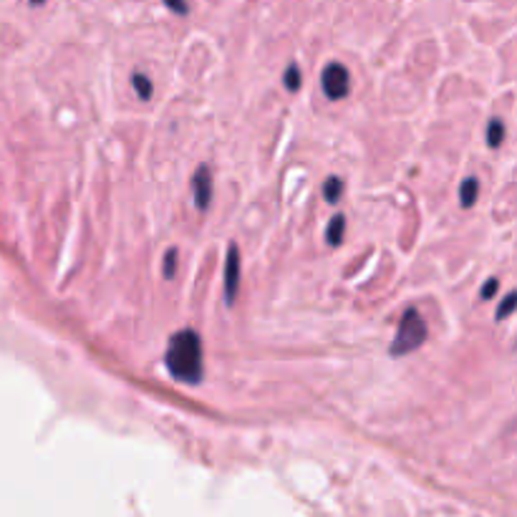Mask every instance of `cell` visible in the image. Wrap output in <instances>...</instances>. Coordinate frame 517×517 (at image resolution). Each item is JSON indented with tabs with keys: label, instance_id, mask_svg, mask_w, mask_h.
I'll return each mask as SVG.
<instances>
[{
	"label": "cell",
	"instance_id": "obj_1",
	"mask_svg": "<svg viewBox=\"0 0 517 517\" xmlns=\"http://www.w3.org/2000/svg\"><path fill=\"white\" fill-rule=\"evenodd\" d=\"M169 374L184 384H202L205 379V351H202V339L192 328H182L169 339L167 353H164Z\"/></svg>",
	"mask_w": 517,
	"mask_h": 517
},
{
	"label": "cell",
	"instance_id": "obj_2",
	"mask_svg": "<svg viewBox=\"0 0 517 517\" xmlns=\"http://www.w3.org/2000/svg\"><path fill=\"white\" fill-rule=\"evenodd\" d=\"M429 336L426 331L424 318L419 316L416 308H407L404 310L402 321L397 326V336L391 341V356H407V353H414L416 348H421Z\"/></svg>",
	"mask_w": 517,
	"mask_h": 517
},
{
	"label": "cell",
	"instance_id": "obj_3",
	"mask_svg": "<svg viewBox=\"0 0 517 517\" xmlns=\"http://www.w3.org/2000/svg\"><path fill=\"white\" fill-rule=\"evenodd\" d=\"M321 89L331 101L346 98L351 91V74L346 66H341L339 61L326 64V69L321 71Z\"/></svg>",
	"mask_w": 517,
	"mask_h": 517
},
{
	"label": "cell",
	"instance_id": "obj_4",
	"mask_svg": "<svg viewBox=\"0 0 517 517\" xmlns=\"http://www.w3.org/2000/svg\"><path fill=\"white\" fill-rule=\"evenodd\" d=\"M240 278H242V265H240V247L232 242L227 247V258H225V303L232 305L240 293Z\"/></svg>",
	"mask_w": 517,
	"mask_h": 517
},
{
	"label": "cell",
	"instance_id": "obj_5",
	"mask_svg": "<svg viewBox=\"0 0 517 517\" xmlns=\"http://www.w3.org/2000/svg\"><path fill=\"white\" fill-rule=\"evenodd\" d=\"M192 200H195V207L200 212H205L210 207V200H212V172L205 164L192 174Z\"/></svg>",
	"mask_w": 517,
	"mask_h": 517
},
{
	"label": "cell",
	"instance_id": "obj_6",
	"mask_svg": "<svg viewBox=\"0 0 517 517\" xmlns=\"http://www.w3.org/2000/svg\"><path fill=\"white\" fill-rule=\"evenodd\" d=\"M343 235H346V217H343V215H336V217L328 222L326 242L331 247H339L341 242H343Z\"/></svg>",
	"mask_w": 517,
	"mask_h": 517
},
{
	"label": "cell",
	"instance_id": "obj_7",
	"mask_svg": "<svg viewBox=\"0 0 517 517\" xmlns=\"http://www.w3.org/2000/svg\"><path fill=\"white\" fill-rule=\"evenodd\" d=\"M477 195H479L477 177H467L465 182H462V187H460V205L462 207H472L475 202H477Z\"/></svg>",
	"mask_w": 517,
	"mask_h": 517
},
{
	"label": "cell",
	"instance_id": "obj_8",
	"mask_svg": "<svg viewBox=\"0 0 517 517\" xmlns=\"http://www.w3.org/2000/svg\"><path fill=\"white\" fill-rule=\"evenodd\" d=\"M502 142H505V124H502L500 119H492L487 124V144H489V149H497V147H502Z\"/></svg>",
	"mask_w": 517,
	"mask_h": 517
},
{
	"label": "cell",
	"instance_id": "obj_9",
	"mask_svg": "<svg viewBox=\"0 0 517 517\" xmlns=\"http://www.w3.org/2000/svg\"><path fill=\"white\" fill-rule=\"evenodd\" d=\"M132 84H134V91L139 93V98H142V101H149L152 93H154V86H152L149 76L139 74V71H137V74L132 76Z\"/></svg>",
	"mask_w": 517,
	"mask_h": 517
},
{
	"label": "cell",
	"instance_id": "obj_10",
	"mask_svg": "<svg viewBox=\"0 0 517 517\" xmlns=\"http://www.w3.org/2000/svg\"><path fill=\"white\" fill-rule=\"evenodd\" d=\"M341 192H343V179L341 177H328L326 184H323V197H326V202H331V205H336L341 197Z\"/></svg>",
	"mask_w": 517,
	"mask_h": 517
},
{
	"label": "cell",
	"instance_id": "obj_11",
	"mask_svg": "<svg viewBox=\"0 0 517 517\" xmlns=\"http://www.w3.org/2000/svg\"><path fill=\"white\" fill-rule=\"evenodd\" d=\"M283 84H285L288 91H298L300 84H303V74H300L298 64H290L285 69V76H283Z\"/></svg>",
	"mask_w": 517,
	"mask_h": 517
},
{
	"label": "cell",
	"instance_id": "obj_12",
	"mask_svg": "<svg viewBox=\"0 0 517 517\" xmlns=\"http://www.w3.org/2000/svg\"><path fill=\"white\" fill-rule=\"evenodd\" d=\"M515 310H517V290L507 295V298H502V303L497 305V313H494V318H497V321H505V318L510 316V313H515Z\"/></svg>",
	"mask_w": 517,
	"mask_h": 517
},
{
	"label": "cell",
	"instance_id": "obj_13",
	"mask_svg": "<svg viewBox=\"0 0 517 517\" xmlns=\"http://www.w3.org/2000/svg\"><path fill=\"white\" fill-rule=\"evenodd\" d=\"M177 250H167V255H164V278L167 280H172L174 275H177Z\"/></svg>",
	"mask_w": 517,
	"mask_h": 517
},
{
	"label": "cell",
	"instance_id": "obj_14",
	"mask_svg": "<svg viewBox=\"0 0 517 517\" xmlns=\"http://www.w3.org/2000/svg\"><path fill=\"white\" fill-rule=\"evenodd\" d=\"M497 288H500V280H497V278H489V280L484 283V288H482V300L494 298V293H497Z\"/></svg>",
	"mask_w": 517,
	"mask_h": 517
},
{
	"label": "cell",
	"instance_id": "obj_15",
	"mask_svg": "<svg viewBox=\"0 0 517 517\" xmlns=\"http://www.w3.org/2000/svg\"><path fill=\"white\" fill-rule=\"evenodd\" d=\"M169 11H177V13H187V6H167Z\"/></svg>",
	"mask_w": 517,
	"mask_h": 517
}]
</instances>
